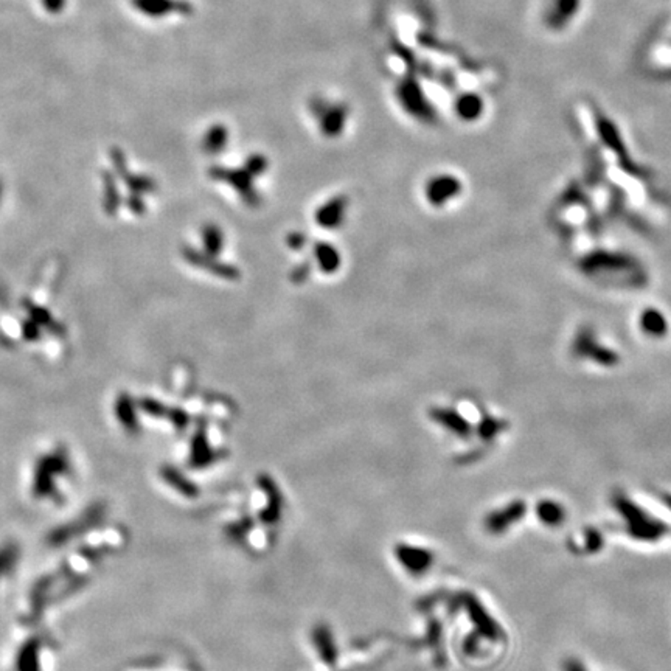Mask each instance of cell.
I'll return each instance as SVG.
<instances>
[{
	"label": "cell",
	"instance_id": "1",
	"mask_svg": "<svg viewBox=\"0 0 671 671\" xmlns=\"http://www.w3.org/2000/svg\"><path fill=\"white\" fill-rule=\"evenodd\" d=\"M614 505L622 516L626 519L631 537L642 541H654L659 539L662 534L665 533L663 524L649 518L640 507L633 504L631 500L626 499L625 496H617Z\"/></svg>",
	"mask_w": 671,
	"mask_h": 671
},
{
	"label": "cell",
	"instance_id": "2",
	"mask_svg": "<svg viewBox=\"0 0 671 671\" xmlns=\"http://www.w3.org/2000/svg\"><path fill=\"white\" fill-rule=\"evenodd\" d=\"M640 328L643 333L651 337H662L667 333L668 325L665 317L657 309H645L640 316Z\"/></svg>",
	"mask_w": 671,
	"mask_h": 671
},
{
	"label": "cell",
	"instance_id": "3",
	"mask_svg": "<svg viewBox=\"0 0 671 671\" xmlns=\"http://www.w3.org/2000/svg\"><path fill=\"white\" fill-rule=\"evenodd\" d=\"M578 5H580V0H557V5H555L548 22H550V25L555 26V29H561V26H564V24L569 19L575 16V13L578 10Z\"/></svg>",
	"mask_w": 671,
	"mask_h": 671
},
{
	"label": "cell",
	"instance_id": "4",
	"mask_svg": "<svg viewBox=\"0 0 671 671\" xmlns=\"http://www.w3.org/2000/svg\"><path fill=\"white\" fill-rule=\"evenodd\" d=\"M538 518L542 520V524L555 527L562 524L566 513L560 504L552 502V500H542L538 505Z\"/></svg>",
	"mask_w": 671,
	"mask_h": 671
},
{
	"label": "cell",
	"instance_id": "5",
	"mask_svg": "<svg viewBox=\"0 0 671 671\" xmlns=\"http://www.w3.org/2000/svg\"><path fill=\"white\" fill-rule=\"evenodd\" d=\"M524 514H525V505L522 502H516V504H513L511 507L505 508L504 513L494 514V516L491 518L490 524H491L494 530H502L504 527H507L508 524H511V522H514V520H518L519 518L524 516Z\"/></svg>",
	"mask_w": 671,
	"mask_h": 671
},
{
	"label": "cell",
	"instance_id": "6",
	"mask_svg": "<svg viewBox=\"0 0 671 671\" xmlns=\"http://www.w3.org/2000/svg\"><path fill=\"white\" fill-rule=\"evenodd\" d=\"M587 550L589 552H596L599 548L601 547V537H600V533L599 532H595V530H591L587 533Z\"/></svg>",
	"mask_w": 671,
	"mask_h": 671
},
{
	"label": "cell",
	"instance_id": "7",
	"mask_svg": "<svg viewBox=\"0 0 671 671\" xmlns=\"http://www.w3.org/2000/svg\"><path fill=\"white\" fill-rule=\"evenodd\" d=\"M564 671H586L577 659H567L564 662Z\"/></svg>",
	"mask_w": 671,
	"mask_h": 671
},
{
	"label": "cell",
	"instance_id": "8",
	"mask_svg": "<svg viewBox=\"0 0 671 671\" xmlns=\"http://www.w3.org/2000/svg\"><path fill=\"white\" fill-rule=\"evenodd\" d=\"M665 500H667V504H668V505H670V508H671V496H667V498H665Z\"/></svg>",
	"mask_w": 671,
	"mask_h": 671
}]
</instances>
